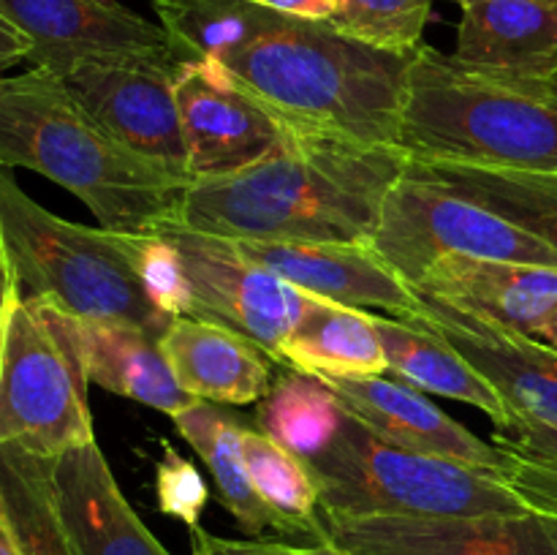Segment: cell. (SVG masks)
I'll use <instances>...</instances> for the list:
<instances>
[{
  "label": "cell",
  "mask_w": 557,
  "mask_h": 555,
  "mask_svg": "<svg viewBox=\"0 0 557 555\" xmlns=\"http://www.w3.org/2000/svg\"><path fill=\"white\" fill-rule=\"evenodd\" d=\"M493 444L509 455L557 462V424L511 414L504 424H495Z\"/></svg>",
  "instance_id": "cell-35"
},
{
  "label": "cell",
  "mask_w": 557,
  "mask_h": 555,
  "mask_svg": "<svg viewBox=\"0 0 557 555\" xmlns=\"http://www.w3.org/2000/svg\"><path fill=\"white\" fill-rule=\"evenodd\" d=\"M152 232L172 239L183 261L190 286L185 316L226 326L283 365V341L302 316L308 294L245 259L228 239L183 226L177 218L158 223Z\"/></svg>",
  "instance_id": "cell-9"
},
{
  "label": "cell",
  "mask_w": 557,
  "mask_h": 555,
  "mask_svg": "<svg viewBox=\"0 0 557 555\" xmlns=\"http://www.w3.org/2000/svg\"><path fill=\"white\" fill-rule=\"evenodd\" d=\"M406 174L487 207L495 215L536 234L557 254V172H517L408 158Z\"/></svg>",
  "instance_id": "cell-24"
},
{
  "label": "cell",
  "mask_w": 557,
  "mask_h": 555,
  "mask_svg": "<svg viewBox=\"0 0 557 555\" xmlns=\"http://www.w3.org/2000/svg\"><path fill=\"white\" fill-rule=\"evenodd\" d=\"M308 468L324 517H473L528 509L495 473L400 449L348 411L341 433Z\"/></svg>",
  "instance_id": "cell-6"
},
{
  "label": "cell",
  "mask_w": 557,
  "mask_h": 555,
  "mask_svg": "<svg viewBox=\"0 0 557 555\" xmlns=\"http://www.w3.org/2000/svg\"><path fill=\"white\" fill-rule=\"evenodd\" d=\"M256 5L277 11V14L297 16V20L326 22L337 9V0H250Z\"/></svg>",
  "instance_id": "cell-37"
},
{
  "label": "cell",
  "mask_w": 557,
  "mask_h": 555,
  "mask_svg": "<svg viewBox=\"0 0 557 555\" xmlns=\"http://www.w3.org/2000/svg\"><path fill=\"white\" fill-rule=\"evenodd\" d=\"M76 316L20 294L0 368V446L54 460L96 441Z\"/></svg>",
  "instance_id": "cell-7"
},
{
  "label": "cell",
  "mask_w": 557,
  "mask_h": 555,
  "mask_svg": "<svg viewBox=\"0 0 557 555\" xmlns=\"http://www.w3.org/2000/svg\"><path fill=\"white\" fill-rule=\"evenodd\" d=\"M172 419L177 433L199 452L212 482H215L218 501L232 511L245 533L261 536L264 531H277L281 536H292L281 517L261 501L250 482L243 455V428L234 419L218 411L215 403L205 400L194 403Z\"/></svg>",
  "instance_id": "cell-25"
},
{
  "label": "cell",
  "mask_w": 557,
  "mask_h": 555,
  "mask_svg": "<svg viewBox=\"0 0 557 555\" xmlns=\"http://www.w3.org/2000/svg\"><path fill=\"white\" fill-rule=\"evenodd\" d=\"M226 239V237H223ZM245 259L275 272L299 292L346 308L381 310L411 321L422 299L375 254L370 243H286V239H228Z\"/></svg>",
  "instance_id": "cell-15"
},
{
  "label": "cell",
  "mask_w": 557,
  "mask_h": 555,
  "mask_svg": "<svg viewBox=\"0 0 557 555\" xmlns=\"http://www.w3.org/2000/svg\"><path fill=\"white\" fill-rule=\"evenodd\" d=\"M49 479L79 555H169L123 495L98 441L49 460Z\"/></svg>",
  "instance_id": "cell-17"
},
{
  "label": "cell",
  "mask_w": 557,
  "mask_h": 555,
  "mask_svg": "<svg viewBox=\"0 0 557 555\" xmlns=\"http://www.w3.org/2000/svg\"><path fill=\"white\" fill-rule=\"evenodd\" d=\"M0 237L25 297L52 299L76 319L125 321L161 337L172 324L147 297L125 232L82 226L44 210L0 166Z\"/></svg>",
  "instance_id": "cell-5"
},
{
  "label": "cell",
  "mask_w": 557,
  "mask_h": 555,
  "mask_svg": "<svg viewBox=\"0 0 557 555\" xmlns=\"http://www.w3.org/2000/svg\"><path fill=\"white\" fill-rule=\"evenodd\" d=\"M161 446L163 455L156 462L158 509L166 517L185 522L188 528H196L207 501H210V488L188 457L180 455L169 441H161Z\"/></svg>",
  "instance_id": "cell-32"
},
{
  "label": "cell",
  "mask_w": 557,
  "mask_h": 555,
  "mask_svg": "<svg viewBox=\"0 0 557 555\" xmlns=\"http://www.w3.org/2000/svg\"><path fill=\"white\" fill-rule=\"evenodd\" d=\"M0 555H22L20 539H16L14 526H11L3 504H0Z\"/></svg>",
  "instance_id": "cell-39"
},
{
  "label": "cell",
  "mask_w": 557,
  "mask_h": 555,
  "mask_svg": "<svg viewBox=\"0 0 557 555\" xmlns=\"http://www.w3.org/2000/svg\"><path fill=\"white\" fill-rule=\"evenodd\" d=\"M125 239L147 297L172 319L188 313L190 286L172 239L158 232L125 234Z\"/></svg>",
  "instance_id": "cell-31"
},
{
  "label": "cell",
  "mask_w": 557,
  "mask_h": 555,
  "mask_svg": "<svg viewBox=\"0 0 557 555\" xmlns=\"http://www.w3.org/2000/svg\"><path fill=\"white\" fill-rule=\"evenodd\" d=\"M174 98L194 180L239 172L297 134L272 118L218 60H180Z\"/></svg>",
  "instance_id": "cell-10"
},
{
  "label": "cell",
  "mask_w": 557,
  "mask_h": 555,
  "mask_svg": "<svg viewBox=\"0 0 557 555\" xmlns=\"http://www.w3.org/2000/svg\"><path fill=\"white\" fill-rule=\"evenodd\" d=\"M0 11L30 41L27 63L58 76L98 60H177L161 25L107 0H0Z\"/></svg>",
  "instance_id": "cell-13"
},
{
  "label": "cell",
  "mask_w": 557,
  "mask_h": 555,
  "mask_svg": "<svg viewBox=\"0 0 557 555\" xmlns=\"http://www.w3.org/2000/svg\"><path fill=\"white\" fill-rule=\"evenodd\" d=\"M281 354L288 370L315 379L386 373V354L370 310L346 308L313 294L305 299L302 316L283 341Z\"/></svg>",
  "instance_id": "cell-23"
},
{
  "label": "cell",
  "mask_w": 557,
  "mask_h": 555,
  "mask_svg": "<svg viewBox=\"0 0 557 555\" xmlns=\"http://www.w3.org/2000/svg\"><path fill=\"white\" fill-rule=\"evenodd\" d=\"M158 343L177 384L196 400L248 406L270 392L275 362L226 326L177 316Z\"/></svg>",
  "instance_id": "cell-19"
},
{
  "label": "cell",
  "mask_w": 557,
  "mask_h": 555,
  "mask_svg": "<svg viewBox=\"0 0 557 555\" xmlns=\"http://www.w3.org/2000/svg\"><path fill=\"white\" fill-rule=\"evenodd\" d=\"M177 60L228 58L275 22L277 11L250 0H156Z\"/></svg>",
  "instance_id": "cell-26"
},
{
  "label": "cell",
  "mask_w": 557,
  "mask_h": 555,
  "mask_svg": "<svg viewBox=\"0 0 557 555\" xmlns=\"http://www.w3.org/2000/svg\"><path fill=\"white\" fill-rule=\"evenodd\" d=\"M20 294H22L20 278H16L14 261H11L3 237H0V368H3V351H5V335H9L11 310H14V303Z\"/></svg>",
  "instance_id": "cell-36"
},
{
  "label": "cell",
  "mask_w": 557,
  "mask_h": 555,
  "mask_svg": "<svg viewBox=\"0 0 557 555\" xmlns=\"http://www.w3.org/2000/svg\"><path fill=\"white\" fill-rule=\"evenodd\" d=\"M177 63L166 58L98 60L76 65L60 79L120 145L190 177L174 98Z\"/></svg>",
  "instance_id": "cell-11"
},
{
  "label": "cell",
  "mask_w": 557,
  "mask_h": 555,
  "mask_svg": "<svg viewBox=\"0 0 557 555\" xmlns=\"http://www.w3.org/2000/svg\"><path fill=\"white\" fill-rule=\"evenodd\" d=\"M76 337L87 379L107 392L145 403L169 417L199 403L177 384L158 337L141 326L76 319Z\"/></svg>",
  "instance_id": "cell-21"
},
{
  "label": "cell",
  "mask_w": 557,
  "mask_h": 555,
  "mask_svg": "<svg viewBox=\"0 0 557 555\" xmlns=\"http://www.w3.org/2000/svg\"><path fill=\"white\" fill-rule=\"evenodd\" d=\"M370 319L384 346L386 373L397 375V381L417 386L424 395L468 403L487 414L493 424H504L511 417L495 386L438 335L392 316L370 313Z\"/></svg>",
  "instance_id": "cell-22"
},
{
  "label": "cell",
  "mask_w": 557,
  "mask_h": 555,
  "mask_svg": "<svg viewBox=\"0 0 557 555\" xmlns=\"http://www.w3.org/2000/svg\"><path fill=\"white\" fill-rule=\"evenodd\" d=\"M455 58L476 69L557 76V0H457Z\"/></svg>",
  "instance_id": "cell-20"
},
{
  "label": "cell",
  "mask_w": 557,
  "mask_h": 555,
  "mask_svg": "<svg viewBox=\"0 0 557 555\" xmlns=\"http://www.w3.org/2000/svg\"><path fill=\"white\" fill-rule=\"evenodd\" d=\"M536 341H542L544 346H549L553 351H557V305L553 310H549V316L544 319V324L539 326Z\"/></svg>",
  "instance_id": "cell-40"
},
{
  "label": "cell",
  "mask_w": 557,
  "mask_h": 555,
  "mask_svg": "<svg viewBox=\"0 0 557 555\" xmlns=\"http://www.w3.org/2000/svg\"><path fill=\"white\" fill-rule=\"evenodd\" d=\"M406 166L395 145L294 134L239 172L194 180L177 221L226 239L370 243Z\"/></svg>",
  "instance_id": "cell-1"
},
{
  "label": "cell",
  "mask_w": 557,
  "mask_h": 555,
  "mask_svg": "<svg viewBox=\"0 0 557 555\" xmlns=\"http://www.w3.org/2000/svg\"><path fill=\"white\" fill-rule=\"evenodd\" d=\"M341 555H557V520L542 511L473 517H324Z\"/></svg>",
  "instance_id": "cell-12"
},
{
  "label": "cell",
  "mask_w": 557,
  "mask_h": 555,
  "mask_svg": "<svg viewBox=\"0 0 557 555\" xmlns=\"http://www.w3.org/2000/svg\"><path fill=\"white\" fill-rule=\"evenodd\" d=\"M190 531V555H341L326 544H288L283 539H226L205 531Z\"/></svg>",
  "instance_id": "cell-33"
},
{
  "label": "cell",
  "mask_w": 557,
  "mask_h": 555,
  "mask_svg": "<svg viewBox=\"0 0 557 555\" xmlns=\"http://www.w3.org/2000/svg\"><path fill=\"white\" fill-rule=\"evenodd\" d=\"M433 0H337L330 25L343 36L384 52L413 54L422 47Z\"/></svg>",
  "instance_id": "cell-30"
},
{
  "label": "cell",
  "mask_w": 557,
  "mask_h": 555,
  "mask_svg": "<svg viewBox=\"0 0 557 555\" xmlns=\"http://www.w3.org/2000/svg\"><path fill=\"white\" fill-rule=\"evenodd\" d=\"M0 504L14 526L22 555H79L54 504L49 460L0 446Z\"/></svg>",
  "instance_id": "cell-29"
},
{
  "label": "cell",
  "mask_w": 557,
  "mask_h": 555,
  "mask_svg": "<svg viewBox=\"0 0 557 555\" xmlns=\"http://www.w3.org/2000/svg\"><path fill=\"white\" fill-rule=\"evenodd\" d=\"M370 245L411 288L449 256L557 267V254L536 234L408 174L386 194Z\"/></svg>",
  "instance_id": "cell-8"
},
{
  "label": "cell",
  "mask_w": 557,
  "mask_h": 555,
  "mask_svg": "<svg viewBox=\"0 0 557 555\" xmlns=\"http://www.w3.org/2000/svg\"><path fill=\"white\" fill-rule=\"evenodd\" d=\"M522 504L557 520V462L515 455V466L504 479Z\"/></svg>",
  "instance_id": "cell-34"
},
{
  "label": "cell",
  "mask_w": 557,
  "mask_h": 555,
  "mask_svg": "<svg viewBox=\"0 0 557 555\" xmlns=\"http://www.w3.org/2000/svg\"><path fill=\"white\" fill-rule=\"evenodd\" d=\"M27 54H30L27 36L0 11V71L22 63V60H27Z\"/></svg>",
  "instance_id": "cell-38"
},
{
  "label": "cell",
  "mask_w": 557,
  "mask_h": 555,
  "mask_svg": "<svg viewBox=\"0 0 557 555\" xmlns=\"http://www.w3.org/2000/svg\"><path fill=\"white\" fill-rule=\"evenodd\" d=\"M321 381L354 419L400 449L466 462L500 479L515 466V455L479 439L417 386L384 375H326Z\"/></svg>",
  "instance_id": "cell-16"
},
{
  "label": "cell",
  "mask_w": 557,
  "mask_h": 555,
  "mask_svg": "<svg viewBox=\"0 0 557 555\" xmlns=\"http://www.w3.org/2000/svg\"><path fill=\"white\" fill-rule=\"evenodd\" d=\"M107 3H114V0H107Z\"/></svg>",
  "instance_id": "cell-41"
},
{
  "label": "cell",
  "mask_w": 557,
  "mask_h": 555,
  "mask_svg": "<svg viewBox=\"0 0 557 555\" xmlns=\"http://www.w3.org/2000/svg\"><path fill=\"white\" fill-rule=\"evenodd\" d=\"M417 297L422 310L408 324L433 332L460 351L495 386L511 414L557 424V351L444 299Z\"/></svg>",
  "instance_id": "cell-14"
},
{
  "label": "cell",
  "mask_w": 557,
  "mask_h": 555,
  "mask_svg": "<svg viewBox=\"0 0 557 555\" xmlns=\"http://www.w3.org/2000/svg\"><path fill=\"white\" fill-rule=\"evenodd\" d=\"M243 455L256 493L281 517L288 533L324 544L321 495L308 462L270 439L264 430L248 428H243Z\"/></svg>",
  "instance_id": "cell-28"
},
{
  "label": "cell",
  "mask_w": 557,
  "mask_h": 555,
  "mask_svg": "<svg viewBox=\"0 0 557 555\" xmlns=\"http://www.w3.org/2000/svg\"><path fill=\"white\" fill-rule=\"evenodd\" d=\"M397 147L413 161L557 172V76L476 69L422 44Z\"/></svg>",
  "instance_id": "cell-4"
},
{
  "label": "cell",
  "mask_w": 557,
  "mask_h": 555,
  "mask_svg": "<svg viewBox=\"0 0 557 555\" xmlns=\"http://www.w3.org/2000/svg\"><path fill=\"white\" fill-rule=\"evenodd\" d=\"M413 292L536 337L557 305V267L449 256L435 261Z\"/></svg>",
  "instance_id": "cell-18"
},
{
  "label": "cell",
  "mask_w": 557,
  "mask_h": 555,
  "mask_svg": "<svg viewBox=\"0 0 557 555\" xmlns=\"http://www.w3.org/2000/svg\"><path fill=\"white\" fill-rule=\"evenodd\" d=\"M0 166L63 185L109 232L141 234L177 218L194 177L109 136L47 69L0 76Z\"/></svg>",
  "instance_id": "cell-3"
},
{
  "label": "cell",
  "mask_w": 557,
  "mask_h": 555,
  "mask_svg": "<svg viewBox=\"0 0 557 555\" xmlns=\"http://www.w3.org/2000/svg\"><path fill=\"white\" fill-rule=\"evenodd\" d=\"M346 408L321 379L288 370L259 400V422L270 439L305 462L319 457L341 433Z\"/></svg>",
  "instance_id": "cell-27"
},
{
  "label": "cell",
  "mask_w": 557,
  "mask_h": 555,
  "mask_svg": "<svg viewBox=\"0 0 557 555\" xmlns=\"http://www.w3.org/2000/svg\"><path fill=\"white\" fill-rule=\"evenodd\" d=\"M455 3H457V0H455Z\"/></svg>",
  "instance_id": "cell-42"
},
{
  "label": "cell",
  "mask_w": 557,
  "mask_h": 555,
  "mask_svg": "<svg viewBox=\"0 0 557 555\" xmlns=\"http://www.w3.org/2000/svg\"><path fill=\"white\" fill-rule=\"evenodd\" d=\"M411 60L277 14L221 65L288 131L397 147Z\"/></svg>",
  "instance_id": "cell-2"
}]
</instances>
